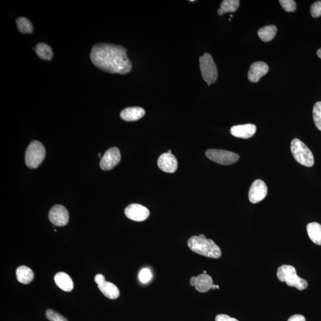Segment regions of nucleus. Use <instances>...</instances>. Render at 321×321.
Segmentation results:
<instances>
[{"label":"nucleus","mask_w":321,"mask_h":321,"mask_svg":"<svg viewBox=\"0 0 321 321\" xmlns=\"http://www.w3.org/2000/svg\"><path fill=\"white\" fill-rule=\"evenodd\" d=\"M257 127L253 124H246L234 126L231 128V134L234 137L249 139L255 134Z\"/></svg>","instance_id":"dca6fc26"},{"label":"nucleus","mask_w":321,"mask_h":321,"mask_svg":"<svg viewBox=\"0 0 321 321\" xmlns=\"http://www.w3.org/2000/svg\"><path fill=\"white\" fill-rule=\"evenodd\" d=\"M215 321H239L234 318H231L227 315L220 314L215 317Z\"/></svg>","instance_id":"c756f323"},{"label":"nucleus","mask_w":321,"mask_h":321,"mask_svg":"<svg viewBox=\"0 0 321 321\" xmlns=\"http://www.w3.org/2000/svg\"><path fill=\"white\" fill-rule=\"evenodd\" d=\"M46 317L50 321H68L60 314L51 310H48L46 311Z\"/></svg>","instance_id":"bb28decb"},{"label":"nucleus","mask_w":321,"mask_h":321,"mask_svg":"<svg viewBox=\"0 0 321 321\" xmlns=\"http://www.w3.org/2000/svg\"><path fill=\"white\" fill-rule=\"evenodd\" d=\"M189 1V2H194L195 1H194V0H190V1Z\"/></svg>","instance_id":"f704fd0d"},{"label":"nucleus","mask_w":321,"mask_h":321,"mask_svg":"<svg viewBox=\"0 0 321 321\" xmlns=\"http://www.w3.org/2000/svg\"><path fill=\"white\" fill-rule=\"evenodd\" d=\"M239 0H224L218 9V14L222 16L225 13H233L239 8Z\"/></svg>","instance_id":"412c9836"},{"label":"nucleus","mask_w":321,"mask_h":321,"mask_svg":"<svg viewBox=\"0 0 321 321\" xmlns=\"http://www.w3.org/2000/svg\"><path fill=\"white\" fill-rule=\"evenodd\" d=\"M203 274H206V271H203Z\"/></svg>","instance_id":"c9c22d12"},{"label":"nucleus","mask_w":321,"mask_h":321,"mask_svg":"<svg viewBox=\"0 0 321 321\" xmlns=\"http://www.w3.org/2000/svg\"><path fill=\"white\" fill-rule=\"evenodd\" d=\"M168 153H169V154H172V153H171V150H168Z\"/></svg>","instance_id":"72a5a7b5"},{"label":"nucleus","mask_w":321,"mask_h":321,"mask_svg":"<svg viewBox=\"0 0 321 321\" xmlns=\"http://www.w3.org/2000/svg\"><path fill=\"white\" fill-rule=\"evenodd\" d=\"M313 119L318 129L321 131V102H317L313 109Z\"/></svg>","instance_id":"393cba45"},{"label":"nucleus","mask_w":321,"mask_h":321,"mask_svg":"<svg viewBox=\"0 0 321 321\" xmlns=\"http://www.w3.org/2000/svg\"><path fill=\"white\" fill-rule=\"evenodd\" d=\"M268 187L264 181L256 180L251 185L249 191L248 197L250 202L257 203L262 201L267 196Z\"/></svg>","instance_id":"f8f14e48"},{"label":"nucleus","mask_w":321,"mask_h":321,"mask_svg":"<svg viewBox=\"0 0 321 321\" xmlns=\"http://www.w3.org/2000/svg\"><path fill=\"white\" fill-rule=\"evenodd\" d=\"M199 237L200 239H206L205 236L203 235V234H200V235L199 236Z\"/></svg>","instance_id":"473e14b6"},{"label":"nucleus","mask_w":321,"mask_h":321,"mask_svg":"<svg viewBox=\"0 0 321 321\" xmlns=\"http://www.w3.org/2000/svg\"><path fill=\"white\" fill-rule=\"evenodd\" d=\"M125 214L128 218L135 221H143L149 217V209L143 205L133 203L125 209Z\"/></svg>","instance_id":"ddd939ff"},{"label":"nucleus","mask_w":321,"mask_h":321,"mask_svg":"<svg viewBox=\"0 0 321 321\" xmlns=\"http://www.w3.org/2000/svg\"><path fill=\"white\" fill-rule=\"evenodd\" d=\"M317 55L318 57H319L321 59V48L319 49V50L317 51Z\"/></svg>","instance_id":"2f4dec72"},{"label":"nucleus","mask_w":321,"mask_h":321,"mask_svg":"<svg viewBox=\"0 0 321 321\" xmlns=\"http://www.w3.org/2000/svg\"><path fill=\"white\" fill-rule=\"evenodd\" d=\"M45 157V149L43 145L39 141H33L26 151V164L30 168H36L41 164Z\"/></svg>","instance_id":"39448f33"},{"label":"nucleus","mask_w":321,"mask_h":321,"mask_svg":"<svg viewBox=\"0 0 321 321\" xmlns=\"http://www.w3.org/2000/svg\"><path fill=\"white\" fill-rule=\"evenodd\" d=\"M190 284L200 293L207 292L211 289L220 288L218 285L213 284L212 277L207 274L203 273L197 277H192L190 280Z\"/></svg>","instance_id":"9b49d317"},{"label":"nucleus","mask_w":321,"mask_h":321,"mask_svg":"<svg viewBox=\"0 0 321 321\" xmlns=\"http://www.w3.org/2000/svg\"><path fill=\"white\" fill-rule=\"evenodd\" d=\"M205 155L212 161L224 165L233 164L240 159L238 154L225 150H208L206 151Z\"/></svg>","instance_id":"0eeeda50"},{"label":"nucleus","mask_w":321,"mask_h":321,"mask_svg":"<svg viewBox=\"0 0 321 321\" xmlns=\"http://www.w3.org/2000/svg\"><path fill=\"white\" fill-rule=\"evenodd\" d=\"M279 2L284 10L287 12H295L297 8V5L293 0H280Z\"/></svg>","instance_id":"a878e982"},{"label":"nucleus","mask_w":321,"mask_h":321,"mask_svg":"<svg viewBox=\"0 0 321 321\" xmlns=\"http://www.w3.org/2000/svg\"><path fill=\"white\" fill-rule=\"evenodd\" d=\"M35 52L38 56L42 60H51L53 57V52L50 46L39 43L36 45Z\"/></svg>","instance_id":"5701e85b"},{"label":"nucleus","mask_w":321,"mask_h":321,"mask_svg":"<svg viewBox=\"0 0 321 321\" xmlns=\"http://www.w3.org/2000/svg\"><path fill=\"white\" fill-rule=\"evenodd\" d=\"M49 220L55 226H64L69 221V212L64 206L55 205L49 212Z\"/></svg>","instance_id":"1a4fd4ad"},{"label":"nucleus","mask_w":321,"mask_h":321,"mask_svg":"<svg viewBox=\"0 0 321 321\" xmlns=\"http://www.w3.org/2000/svg\"><path fill=\"white\" fill-rule=\"evenodd\" d=\"M90 58L95 66L107 73L126 75L132 69L127 49L122 45L99 43L92 47Z\"/></svg>","instance_id":"f257e3e1"},{"label":"nucleus","mask_w":321,"mask_h":321,"mask_svg":"<svg viewBox=\"0 0 321 321\" xmlns=\"http://www.w3.org/2000/svg\"><path fill=\"white\" fill-rule=\"evenodd\" d=\"M95 282L100 291L107 298L116 299L119 297V289L113 283L106 282L103 275L97 274L95 277Z\"/></svg>","instance_id":"6e6552de"},{"label":"nucleus","mask_w":321,"mask_h":321,"mask_svg":"<svg viewBox=\"0 0 321 321\" xmlns=\"http://www.w3.org/2000/svg\"><path fill=\"white\" fill-rule=\"evenodd\" d=\"M16 277L18 282L28 285L32 282L34 274L30 268L26 266H20L16 270Z\"/></svg>","instance_id":"6ab92c4d"},{"label":"nucleus","mask_w":321,"mask_h":321,"mask_svg":"<svg viewBox=\"0 0 321 321\" xmlns=\"http://www.w3.org/2000/svg\"><path fill=\"white\" fill-rule=\"evenodd\" d=\"M277 276L282 282H285L290 287H294L299 290L307 289L308 283L298 276L296 268L292 265H283L278 268Z\"/></svg>","instance_id":"7ed1b4c3"},{"label":"nucleus","mask_w":321,"mask_h":321,"mask_svg":"<svg viewBox=\"0 0 321 321\" xmlns=\"http://www.w3.org/2000/svg\"><path fill=\"white\" fill-rule=\"evenodd\" d=\"M120 160H121V155L119 148L116 147L110 148L106 151L103 158L101 159V168L105 171L111 170L118 164Z\"/></svg>","instance_id":"9d476101"},{"label":"nucleus","mask_w":321,"mask_h":321,"mask_svg":"<svg viewBox=\"0 0 321 321\" xmlns=\"http://www.w3.org/2000/svg\"><path fill=\"white\" fill-rule=\"evenodd\" d=\"M145 111L141 107H128L120 113V117L126 122H135L143 118Z\"/></svg>","instance_id":"f3484780"},{"label":"nucleus","mask_w":321,"mask_h":321,"mask_svg":"<svg viewBox=\"0 0 321 321\" xmlns=\"http://www.w3.org/2000/svg\"><path fill=\"white\" fill-rule=\"evenodd\" d=\"M288 321H306V319L302 315L296 314L290 317Z\"/></svg>","instance_id":"7c9ffc66"},{"label":"nucleus","mask_w":321,"mask_h":321,"mask_svg":"<svg viewBox=\"0 0 321 321\" xmlns=\"http://www.w3.org/2000/svg\"><path fill=\"white\" fill-rule=\"evenodd\" d=\"M269 67L262 61L253 63L248 72V79L251 82L257 83L268 72Z\"/></svg>","instance_id":"2eb2a0df"},{"label":"nucleus","mask_w":321,"mask_h":321,"mask_svg":"<svg viewBox=\"0 0 321 321\" xmlns=\"http://www.w3.org/2000/svg\"><path fill=\"white\" fill-rule=\"evenodd\" d=\"M158 165L162 171L168 173H173L178 168V162L174 156L166 153L162 154L159 157Z\"/></svg>","instance_id":"4468645a"},{"label":"nucleus","mask_w":321,"mask_h":321,"mask_svg":"<svg viewBox=\"0 0 321 321\" xmlns=\"http://www.w3.org/2000/svg\"><path fill=\"white\" fill-rule=\"evenodd\" d=\"M307 232L310 239L318 245H321V225L314 222L307 225Z\"/></svg>","instance_id":"aec40b11"},{"label":"nucleus","mask_w":321,"mask_h":321,"mask_svg":"<svg viewBox=\"0 0 321 321\" xmlns=\"http://www.w3.org/2000/svg\"><path fill=\"white\" fill-rule=\"evenodd\" d=\"M292 155L296 161L308 167L314 165L315 160L313 153L303 142L294 139L291 143Z\"/></svg>","instance_id":"20e7f679"},{"label":"nucleus","mask_w":321,"mask_h":321,"mask_svg":"<svg viewBox=\"0 0 321 321\" xmlns=\"http://www.w3.org/2000/svg\"><path fill=\"white\" fill-rule=\"evenodd\" d=\"M311 13L312 16L315 18L321 16V1L314 2L311 7Z\"/></svg>","instance_id":"c85d7f7f"},{"label":"nucleus","mask_w":321,"mask_h":321,"mask_svg":"<svg viewBox=\"0 0 321 321\" xmlns=\"http://www.w3.org/2000/svg\"><path fill=\"white\" fill-rule=\"evenodd\" d=\"M16 23L18 30L21 33H31L33 31V27L31 21L27 18L21 17L17 18Z\"/></svg>","instance_id":"b1692460"},{"label":"nucleus","mask_w":321,"mask_h":321,"mask_svg":"<svg viewBox=\"0 0 321 321\" xmlns=\"http://www.w3.org/2000/svg\"><path fill=\"white\" fill-rule=\"evenodd\" d=\"M54 280L58 287L64 291L67 292L72 291L74 284L69 275L63 272L58 273L55 275Z\"/></svg>","instance_id":"a211bd4d"},{"label":"nucleus","mask_w":321,"mask_h":321,"mask_svg":"<svg viewBox=\"0 0 321 321\" xmlns=\"http://www.w3.org/2000/svg\"><path fill=\"white\" fill-rule=\"evenodd\" d=\"M187 245L193 252L204 257L214 259L221 257L220 248L211 239H202L199 236H194L188 240Z\"/></svg>","instance_id":"f03ea898"},{"label":"nucleus","mask_w":321,"mask_h":321,"mask_svg":"<svg viewBox=\"0 0 321 321\" xmlns=\"http://www.w3.org/2000/svg\"><path fill=\"white\" fill-rule=\"evenodd\" d=\"M200 69L202 78L208 86L214 83L218 78L217 66L211 55L205 53L199 58Z\"/></svg>","instance_id":"423d86ee"},{"label":"nucleus","mask_w":321,"mask_h":321,"mask_svg":"<svg viewBox=\"0 0 321 321\" xmlns=\"http://www.w3.org/2000/svg\"><path fill=\"white\" fill-rule=\"evenodd\" d=\"M277 28L274 25H268L258 30V35L262 41L267 42L272 41L276 36Z\"/></svg>","instance_id":"4be33fe9"},{"label":"nucleus","mask_w":321,"mask_h":321,"mask_svg":"<svg viewBox=\"0 0 321 321\" xmlns=\"http://www.w3.org/2000/svg\"><path fill=\"white\" fill-rule=\"evenodd\" d=\"M139 278L142 283H147L152 279V273L148 268H144L141 271L140 274H139Z\"/></svg>","instance_id":"cd10ccee"}]
</instances>
